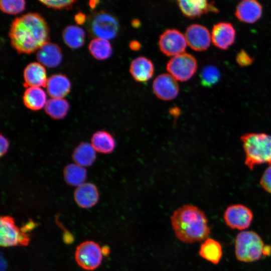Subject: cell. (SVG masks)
<instances>
[{"instance_id": "cell-1", "label": "cell", "mask_w": 271, "mask_h": 271, "mask_svg": "<svg viewBox=\"0 0 271 271\" xmlns=\"http://www.w3.org/2000/svg\"><path fill=\"white\" fill-rule=\"evenodd\" d=\"M9 36L12 47L20 54H30L48 42L49 29L44 18L29 13L12 23Z\"/></svg>"}, {"instance_id": "cell-2", "label": "cell", "mask_w": 271, "mask_h": 271, "mask_svg": "<svg viewBox=\"0 0 271 271\" xmlns=\"http://www.w3.org/2000/svg\"><path fill=\"white\" fill-rule=\"evenodd\" d=\"M171 224L176 237L188 243L207 238L210 229L204 212L193 205H185L174 212Z\"/></svg>"}, {"instance_id": "cell-3", "label": "cell", "mask_w": 271, "mask_h": 271, "mask_svg": "<svg viewBox=\"0 0 271 271\" xmlns=\"http://www.w3.org/2000/svg\"><path fill=\"white\" fill-rule=\"evenodd\" d=\"M240 140L245 153V165L250 170L257 165H271V136L265 133H247Z\"/></svg>"}, {"instance_id": "cell-4", "label": "cell", "mask_w": 271, "mask_h": 271, "mask_svg": "<svg viewBox=\"0 0 271 271\" xmlns=\"http://www.w3.org/2000/svg\"><path fill=\"white\" fill-rule=\"evenodd\" d=\"M264 243L260 236L253 231H243L236 236L235 253L237 259L244 262H251L263 255Z\"/></svg>"}, {"instance_id": "cell-5", "label": "cell", "mask_w": 271, "mask_h": 271, "mask_svg": "<svg viewBox=\"0 0 271 271\" xmlns=\"http://www.w3.org/2000/svg\"><path fill=\"white\" fill-rule=\"evenodd\" d=\"M87 28L92 37L108 40L116 37L119 26L113 16L99 12L92 15L88 19Z\"/></svg>"}, {"instance_id": "cell-6", "label": "cell", "mask_w": 271, "mask_h": 271, "mask_svg": "<svg viewBox=\"0 0 271 271\" xmlns=\"http://www.w3.org/2000/svg\"><path fill=\"white\" fill-rule=\"evenodd\" d=\"M103 253L99 244L91 240L80 243L76 247L75 259L77 263L83 269L92 270L101 264Z\"/></svg>"}, {"instance_id": "cell-7", "label": "cell", "mask_w": 271, "mask_h": 271, "mask_svg": "<svg viewBox=\"0 0 271 271\" xmlns=\"http://www.w3.org/2000/svg\"><path fill=\"white\" fill-rule=\"evenodd\" d=\"M167 70L176 80L186 81L192 78L197 69V62L192 55L183 53L172 58L168 62Z\"/></svg>"}, {"instance_id": "cell-8", "label": "cell", "mask_w": 271, "mask_h": 271, "mask_svg": "<svg viewBox=\"0 0 271 271\" xmlns=\"http://www.w3.org/2000/svg\"><path fill=\"white\" fill-rule=\"evenodd\" d=\"M0 226V244L2 246L28 245L29 235L18 227L13 218L9 216H2Z\"/></svg>"}, {"instance_id": "cell-9", "label": "cell", "mask_w": 271, "mask_h": 271, "mask_svg": "<svg viewBox=\"0 0 271 271\" xmlns=\"http://www.w3.org/2000/svg\"><path fill=\"white\" fill-rule=\"evenodd\" d=\"M253 213L247 206L232 204L225 209L223 218L226 224L233 229L244 230L248 228L253 219Z\"/></svg>"}, {"instance_id": "cell-10", "label": "cell", "mask_w": 271, "mask_h": 271, "mask_svg": "<svg viewBox=\"0 0 271 271\" xmlns=\"http://www.w3.org/2000/svg\"><path fill=\"white\" fill-rule=\"evenodd\" d=\"M185 36L177 29L165 30L160 36L159 46L161 51L169 56L184 53L187 47Z\"/></svg>"}, {"instance_id": "cell-11", "label": "cell", "mask_w": 271, "mask_h": 271, "mask_svg": "<svg viewBox=\"0 0 271 271\" xmlns=\"http://www.w3.org/2000/svg\"><path fill=\"white\" fill-rule=\"evenodd\" d=\"M185 38L189 47L196 51H203L210 46L211 36L208 30L199 24L189 26L185 32Z\"/></svg>"}, {"instance_id": "cell-12", "label": "cell", "mask_w": 271, "mask_h": 271, "mask_svg": "<svg viewBox=\"0 0 271 271\" xmlns=\"http://www.w3.org/2000/svg\"><path fill=\"white\" fill-rule=\"evenodd\" d=\"M153 90L155 95L164 100H170L175 98L179 91L176 80L169 74L158 75L154 80Z\"/></svg>"}, {"instance_id": "cell-13", "label": "cell", "mask_w": 271, "mask_h": 271, "mask_svg": "<svg viewBox=\"0 0 271 271\" xmlns=\"http://www.w3.org/2000/svg\"><path fill=\"white\" fill-rule=\"evenodd\" d=\"M177 5L187 18L194 19L204 14L218 12L217 9L209 0H177Z\"/></svg>"}, {"instance_id": "cell-14", "label": "cell", "mask_w": 271, "mask_h": 271, "mask_svg": "<svg viewBox=\"0 0 271 271\" xmlns=\"http://www.w3.org/2000/svg\"><path fill=\"white\" fill-rule=\"evenodd\" d=\"M236 32L229 23L220 22L214 25L211 32V40L217 48L226 50L234 42Z\"/></svg>"}, {"instance_id": "cell-15", "label": "cell", "mask_w": 271, "mask_h": 271, "mask_svg": "<svg viewBox=\"0 0 271 271\" xmlns=\"http://www.w3.org/2000/svg\"><path fill=\"white\" fill-rule=\"evenodd\" d=\"M262 8L257 0H242L237 6L236 17L240 21L252 24L261 16Z\"/></svg>"}, {"instance_id": "cell-16", "label": "cell", "mask_w": 271, "mask_h": 271, "mask_svg": "<svg viewBox=\"0 0 271 271\" xmlns=\"http://www.w3.org/2000/svg\"><path fill=\"white\" fill-rule=\"evenodd\" d=\"M36 57L40 64L49 68L58 66L62 59L60 47L50 42L44 44L37 50Z\"/></svg>"}, {"instance_id": "cell-17", "label": "cell", "mask_w": 271, "mask_h": 271, "mask_svg": "<svg viewBox=\"0 0 271 271\" xmlns=\"http://www.w3.org/2000/svg\"><path fill=\"white\" fill-rule=\"evenodd\" d=\"M155 71L153 62L145 57L140 56L130 63L129 72L133 78L139 82H146L153 76Z\"/></svg>"}, {"instance_id": "cell-18", "label": "cell", "mask_w": 271, "mask_h": 271, "mask_svg": "<svg viewBox=\"0 0 271 271\" xmlns=\"http://www.w3.org/2000/svg\"><path fill=\"white\" fill-rule=\"evenodd\" d=\"M25 87H45L47 84L46 70L40 63L29 64L24 71Z\"/></svg>"}, {"instance_id": "cell-19", "label": "cell", "mask_w": 271, "mask_h": 271, "mask_svg": "<svg viewBox=\"0 0 271 271\" xmlns=\"http://www.w3.org/2000/svg\"><path fill=\"white\" fill-rule=\"evenodd\" d=\"M99 194L93 184L83 183L78 186L74 192V199L77 204L84 208H89L96 204Z\"/></svg>"}, {"instance_id": "cell-20", "label": "cell", "mask_w": 271, "mask_h": 271, "mask_svg": "<svg viewBox=\"0 0 271 271\" xmlns=\"http://www.w3.org/2000/svg\"><path fill=\"white\" fill-rule=\"evenodd\" d=\"M46 86L49 96L52 98H63L70 92L71 83L66 76L56 74L48 78Z\"/></svg>"}, {"instance_id": "cell-21", "label": "cell", "mask_w": 271, "mask_h": 271, "mask_svg": "<svg viewBox=\"0 0 271 271\" xmlns=\"http://www.w3.org/2000/svg\"><path fill=\"white\" fill-rule=\"evenodd\" d=\"M45 91L39 87H29L25 91L23 100L26 107L32 110H38L47 102Z\"/></svg>"}, {"instance_id": "cell-22", "label": "cell", "mask_w": 271, "mask_h": 271, "mask_svg": "<svg viewBox=\"0 0 271 271\" xmlns=\"http://www.w3.org/2000/svg\"><path fill=\"white\" fill-rule=\"evenodd\" d=\"M199 254L206 260L217 264L222 256V246L218 241L207 238L201 244Z\"/></svg>"}, {"instance_id": "cell-23", "label": "cell", "mask_w": 271, "mask_h": 271, "mask_svg": "<svg viewBox=\"0 0 271 271\" xmlns=\"http://www.w3.org/2000/svg\"><path fill=\"white\" fill-rule=\"evenodd\" d=\"M91 143L95 151L103 154L111 153L115 147L114 138L105 130H99L94 133L91 139Z\"/></svg>"}, {"instance_id": "cell-24", "label": "cell", "mask_w": 271, "mask_h": 271, "mask_svg": "<svg viewBox=\"0 0 271 271\" xmlns=\"http://www.w3.org/2000/svg\"><path fill=\"white\" fill-rule=\"evenodd\" d=\"M72 157L77 164L83 167L90 166L96 159L95 150L92 145L82 143L75 149Z\"/></svg>"}, {"instance_id": "cell-25", "label": "cell", "mask_w": 271, "mask_h": 271, "mask_svg": "<svg viewBox=\"0 0 271 271\" xmlns=\"http://www.w3.org/2000/svg\"><path fill=\"white\" fill-rule=\"evenodd\" d=\"M85 37V33L83 29L74 25L67 26L62 33L64 43L72 49H78L82 46Z\"/></svg>"}, {"instance_id": "cell-26", "label": "cell", "mask_w": 271, "mask_h": 271, "mask_svg": "<svg viewBox=\"0 0 271 271\" xmlns=\"http://www.w3.org/2000/svg\"><path fill=\"white\" fill-rule=\"evenodd\" d=\"M69 106L68 102L62 98H52L47 101L45 110L52 118L60 119L66 116Z\"/></svg>"}, {"instance_id": "cell-27", "label": "cell", "mask_w": 271, "mask_h": 271, "mask_svg": "<svg viewBox=\"0 0 271 271\" xmlns=\"http://www.w3.org/2000/svg\"><path fill=\"white\" fill-rule=\"evenodd\" d=\"M90 53L95 59L103 60L109 58L112 54V48L108 40L94 38L88 46Z\"/></svg>"}, {"instance_id": "cell-28", "label": "cell", "mask_w": 271, "mask_h": 271, "mask_svg": "<svg viewBox=\"0 0 271 271\" xmlns=\"http://www.w3.org/2000/svg\"><path fill=\"white\" fill-rule=\"evenodd\" d=\"M64 176L69 185L78 187L84 183L87 173L83 167L77 164H71L65 168Z\"/></svg>"}, {"instance_id": "cell-29", "label": "cell", "mask_w": 271, "mask_h": 271, "mask_svg": "<svg viewBox=\"0 0 271 271\" xmlns=\"http://www.w3.org/2000/svg\"><path fill=\"white\" fill-rule=\"evenodd\" d=\"M200 77L201 84L204 87H211L216 84L220 78L218 69L214 66L208 65L202 70Z\"/></svg>"}, {"instance_id": "cell-30", "label": "cell", "mask_w": 271, "mask_h": 271, "mask_svg": "<svg viewBox=\"0 0 271 271\" xmlns=\"http://www.w3.org/2000/svg\"><path fill=\"white\" fill-rule=\"evenodd\" d=\"M25 0H0L1 11L9 15H17L25 9Z\"/></svg>"}, {"instance_id": "cell-31", "label": "cell", "mask_w": 271, "mask_h": 271, "mask_svg": "<svg viewBox=\"0 0 271 271\" xmlns=\"http://www.w3.org/2000/svg\"><path fill=\"white\" fill-rule=\"evenodd\" d=\"M47 7L56 10H68L77 0H38Z\"/></svg>"}, {"instance_id": "cell-32", "label": "cell", "mask_w": 271, "mask_h": 271, "mask_svg": "<svg viewBox=\"0 0 271 271\" xmlns=\"http://www.w3.org/2000/svg\"><path fill=\"white\" fill-rule=\"evenodd\" d=\"M259 183L261 187L266 192L271 194V165H269L263 172Z\"/></svg>"}, {"instance_id": "cell-33", "label": "cell", "mask_w": 271, "mask_h": 271, "mask_svg": "<svg viewBox=\"0 0 271 271\" xmlns=\"http://www.w3.org/2000/svg\"><path fill=\"white\" fill-rule=\"evenodd\" d=\"M237 63L241 66H247L253 62V59L244 50H240L236 58Z\"/></svg>"}, {"instance_id": "cell-34", "label": "cell", "mask_w": 271, "mask_h": 271, "mask_svg": "<svg viewBox=\"0 0 271 271\" xmlns=\"http://www.w3.org/2000/svg\"><path fill=\"white\" fill-rule=\"evenodd\" d=\"M1 156L5 155L8 151L9 148V142L7 138L1 134Z\"/></svg>"}, {"instance_id": "cell-35", "label": "cell", "mask_w": 271, "mask_h": 271, "mask_svg": "<svg viewBox=\"0 0 271 271\" xmlns=\"http://www.w3.org/2000/svg\"><path fill=\"white\" fill-rule=\"evenodd\" d=\"M129 47L131 50L137 51L141 49V44L137 40H132L129 42Z\"/></svg>"}, {"instance_id": "cell-36", "label": "cell", "mask_w": 271, "mask_h": 271, "mask_svg": "<svg viewBox=\"0 0 271 271\" xmlns=\"http://www.w3.org/2000/svg\"><path fill=\"white\" fill-rule=\"evenodd\" d=\"M75 20L78 24H83L86 21L85 16L84 14L80 12L75 15Z\"/></svg>"}, {"instance_id": "cell-37", "label": "cell", "mask_w": 271, "mask_h": 271, "mask_svg": "<svg viewBox=\"0 0 271 271\" xmlns=\"http://www.w3.org/2000/svg\"><path fill=\"white\" fill-rule=\"evenodd\" d=\"M99 0H90V6L92 8H94L99 3Z\"/></svg>"}]
</instances>
